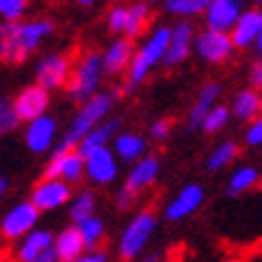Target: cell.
<instances>
[{
	"mask_svg": "<svg viewBox=\"0 0 262 262\" xmlns=\"http://www.w3.org/2000/svg\"><path fill=\"white\" fill-rule=\"evenodd\" d=\"M53 34L51 19H27V22L0 24V60L3 63H22Z\"/></svg>",
	"mask_w": 262,
	"mask_h": 262,
	"instance_id": "1",
	"label": "cell"
},
{
	"mask_svg": "<svg viewBox=\"0 0 262 262\" xmlns=\"http://www.w3.org/2000/svg\"><path fill=\"white\" fill-rule=\"evenodd\" d=\"M116 99H118L116 92H99V94L92 96L89 101L82 103L80 111L75 113V118L70 120V127H68V130H65V135L60 137L56 151L77 149V144H80L82 140L94 130V127H99L101 123L108 120V113L113 111Z\"/></svg>",
	"mask_w": 262,
	"mask_h": 262,
	"instance_id": "2",
	"label": "cell"
},
{
	"mask_svg": "<svg viewBox=\"0 0 262 262\" xmlns=\"http://www.w3.org/2000/svg\"><path fill=\"white\" fill-rule=\"evenodd\" d=\"M168 43H171V27H157L149 34V39L140 46V51H135L133 65L125 72V92H135L149 77V72L159 63H164Z\"/></svg>",
	"mask_w": 262,
	"mask_h": 262,
	"instance_id": "3",
	"label": "cell"
},
{
	"mask_svg": "<svg viewBox=\"0 0 262 262\" xmlns=\"http://www.w3.org/2000/svg\"><path fill=\"white\" fill-rule=\"evenodd\" d=\"M154 231H157V214L149 212V209L137 212L130 219V224L123 229V233H120V238H118V246H116V253H118L120 260L123 262L137 260L144 253V248L149 246Z\"/></svg>",
	"mask_w": 262,
	"mask_h": 262,
	"instance_id": "4",
	"label": "cell"
},
{
	"mask_svg": "<svg viewBox=\"0 0 262 262\" xmlns=\"http://www.w3.org/2000/svg\"><path fill=\"white\" fill-rule=\"evenodd\" d=\"M103 77H106V75H103L101 53L87 51V53L80 58V63L75 65V70H72L70 84H68V96L77 103L89 101L92 96L99 94V87H101Z\"/></svg>",
	"mask_w": 262,
	"mask_h": 262,
	"instance_id": "5",
	"label": "cell"
},
{
	"mask_svg": "<svg viewBox=\"0 0 262 262\" xmlns=\"http://www.w3.org/2000/svg\"><path fill=\"white\" fill-rule=\"evenodd\" d=\"M39 209L32 200L27 202H17L15 207H10L5 216L0 219V236L5 241H22L24 236H29L36 224H39Z\"/></svg>",
	"mask_w": 262,
	"mask_h": 262,
	"instance_id": "6",
	"label": "cell"
},
{
	"mask_svg": "<svg viewBox=\"0 0 262 262\" xmlns=\"http://www.w3.org/2000/svg\"><path fill=\"white\" fill-rule=\"evenodd\" d=\"M72 60L68 53H48L36 65V84L43 87L46 92L51 89H60L70 84L72 77Z\"/></svg>",
	"mask_w": 262,
	"mask_h": 262,
	"instance_id": "7",
	"label": "cell"
},
{
	"mask_svg": "<svg viewBox=\"0 0 262 262\" xmlns=\"http://www.w3.org/2000/svg\"><path fill=\"white\" fill-rule=\"evenodd\" d=\"M233 51H236L233 39H231V34H226V32H216V29H207L205 27V29L198 32V36H195V53H198L205 63H212V65L226 63Z\"/></svg>",
	"mask_w": 262,
	"mask_h": 262,
	"instance_id": "8",
	"label": "cell"
},
{
	"mask_svg": "<svg viewBox=\"0 0 262 262\" xmlns=\"http://www.w3.org/2000/svg\"><path fill=\"white\" fill-rule=\"evenodd\" d=\"M87 173V161L77 149L70 151H53V157L48 161L43 178H56V181L65 183H77L82 181V176Z\"/></svg>",
	"mask_w": 262,
	"mask_h": 262,
	"instance_id": "9",
	"label": "cell"
},
{
	"mask_svg": "<svg viewBox=\"0 0 262 262\" xmlns=\"http://www.w3.org/2000/svg\"><path fill=\"white\" fill-rule=\"evenodd\" d=\"M72 198L70 183L56 181V178H41L32 190V202L36 205L39 212H53L68 205Z\"/></svg>",
	"mask_w": 262,
	"mask_h": 262,
	"instance_id": "10",
	"label": "cell"
},
{
	"mask_svg": "<svg viewBox=\"0 0 262 262\" xmlns=\"http://www.w3.org/2000/svg\"><path fill=\"white\" fill-rule=\"evenodd\" d=\"M243 12V0H209L205 10V27L231 34Z\"/></svg>",
	"mask_w": 262,
	"mask_h": 262,
	"instance_id": "11",
	"label": "cell"
},
{
	"mask_svg": "<svg viewBox=\"0 0 262 262\" xmlns=\"http://www.w3.org/2000/svg\"><path fill=\"white\" fill-rule=\"evenodd\" d=\"M205 202V190H202V185L198 183H188L185 188L176 192V198L164 207V216H166L168 222H183V219H188L190 214H195L200 207Z\"/></svg>",
	"mask_w": 262,
	"mask_h": 262,
	"instance_id": "12",
	"label": "cell"
},
{
	"mask_svg": "<svg viewBox=\"0 0 262 262\" xmlns=\"http://www.w3.org/2000/svg\"><path fill=\"white\" fill-rule=\"evenodd\" d=\"M195 27H192L188 19H181L178 24L171 27V43H168L166 58H164V65L173 68V65H181L185 58L195 51Z\"/></svg>",
	"mask_w": 262,
	"mask_h": 262,
	"instance_id": "13",
	"label": "cell"
},
{
	"mask_svg": "<svg viewBox=\"0 0 262 262\" xmlns=\"http://www.w3.org/2000/svg\"><path fill=\"white\" fill-rule=\"evenodd\" d=\"M87 178L94 185H111L118 178V157L113 147H103V149L94 151L92 157H87Z\"/></svg>",
	"mask_w": 262,
	"mask_h": 262,
	"instance_id": "14",
	"label": "cell"
},
{
	"mask_svg": "<svg viewBox=\"0 0 262 262\" xmlns=\"http://www.w3.org/2000/svg\"><path fill=\"white\" fill-rule=\"evenodd\" d=\"M56 137H58V123L51 116H41V118L27 123V130H24V144L34 154L48 151L56 142Z\"/></svg>",
	"mask_w": 262,
	"mask_h": 262,
	"instance_id": "15",
	"label": "cell"
},
{
	"mask_svg": "<svg viewBox=\"0 0 262 262\" xmlns=\"http://www.w3.org/2000/svg\"><path fill=\"white\" fill-rule=\"evenodd\" d=\"M133 58H135V48H133V39H120L111 41L108 48L101 53V63H103V75L111 77V75H120V72H127L130 65H133Z\"/></svg>",
	"mask_w": 262,
	"mask_h": 262,
	"instance_id": "16",
	"label": "cell"
},
{
	"mask_svg": "<svg viewBox=\"0 0 262 262\" xmlns=\"http://www.w3.org/2000/svg\"><path fill=\"white\" fill-rule=\"evenodd\" d=\"M48 92L39 84H32V87H24L19 94L15 96V108H17V116L19 120H32L46 116V108H48Z\"/></svg>",
	"mask_w": 262,
	"mask_h": 262,
	"instance_id": "17",
	"label": "cell"
},
{
	"mask_svg": "<svg viewBox=\"0 0 262 262\" xmlns=\"http://www.w3.org/2000/svg\"><path fill=\"white\" fill-rule=\"evenodd\" d=\"M56 246V236L46 229H34L29 236H24L17 243V262H36L41 255H46L48 250H53Z\"/></svg>",
	"mask_w": 262,
	"mask_h": 262,
	"instance_id": "18",
	"label": "cell"
},
{
	"mask_svg": "<svg viewBox=\"0 0 262 262\" xmlns=\"http://www.w3.org/2000/svg\"><path fill=\"white\" fill-rule=\"evenodd\" d=\"M219 96H222V84H216V82H209V84H205V87L200 89L198 96H195V101H192L190 113H188V120H185L188 130L202 127V123H205V118L209 116V111H212L214 106H219Z\"/></svg>",
	"mask_w": 262,
	"mask_h": 262,
	"instance_id": "19",
	"label": "cell"
},
{
	"mask_svg": "<svg viewBox=\"0 0 262 262\" xmlns=\"http://www.w3.org/2000/svg\"><path fill=\"white\" fill-rule=\"evenodd\" d=\"M262 34V8H250L246 10L236 27L231 29V39L236 48H250L255 46V41Z\"/></svg>",
	"mask_w": 262,
	"mask_h": 262,
	"instance_id": "20",
	"label": "cell"
},
{
	"mask_svg": "<svg viewBox=\"0 0 262 262\" xmlns=\"http://www.w3.org/2000/svg\"><path fill=\"white\" fill-rule=\"evenodd\" d=\"M159 171H161V164L157 157H151V154L149 157H142V159L135 161L133 168H130V173H127V178H125V188H130L135 195L147 190V188H151V185L157 183Z\"/></svg>",
	"mask_w": 262,
	"mask_h": 262,
	"instance_id": "21",
	"label": "cell"
},
{
	"mask_svg": "<svg viewBox=\"0 0 262 262\" xmlns=\"http://www.w3.org/2000/svg\"><path fill=\"white\" fill-rule=\"evenodd\" d=\"M58 255V262H77L82 255H87V246L82 241V233L77 226H68L56 236V246H53Z\"/></svg>",
	"mask_w": 262,
	"mask_h": 262,
	"instance_id": "22",
	"label": "cell"
},
{
	"mask_svg": "<svg viewBox=\"0 0 262 262\" xmlns=\"http://www.w3.org/2000/svg\"><path fill=\"white\" fill-rule=\"evenodd\" d=\"M118 127H120L118 118H111V120H106V123H101V125L94 127V130H92V133H89V135L77 144V151L87 159V157H92L94 151L108 147V142L116 140V135H118Z\"/></svg>",
	"mask_w": 262,
	"mask_h": 262,
	"instance_id": "23",
	"label": "cell"
},
{
	"mask_svg": "<svg viewBox=\"0 0 262 262\" xmlns=\"http://www.w3.org/2000/svg\"><path fill=\"white\" fill-rule=\"evenodd\" d=\"M231 113L241 123H253L262 113V94L257 89H241L231 101Z\"/></svg>",
	"mask_w": 262,
	"mask_h": 262,
	"instance_id": "24",
	"label": "cell"
},
{
	"mask_svg": "<svg viewBox=\"0 0 262 262\" xmlns=\"http://www.w3.org/2000/svg\"><path fill=\"white\" fill-rule=\"evenodd\" d=\"M113 151H116V157L120 161H127V164H135L140 161L142 157H147L144 151H147V142H144L142 135H137V133H118L116 140H113Z\"/></svg>",
	"mask_w": 262,
	"mask_h": 262,
	"instance_id": "25",
	"label": "cell"
},
{
	"mask_svg": "<svg viewBox=\"0 0 262 262\" xmlns=\"http://www.w3.org/2000/svg\"><path fill=\"white\" fill-rule=\"evenodd\" d=\"M257 183H260V171H257V168L250 166V164H248V166H241L231 173L229 185H226V195H231V198L243 195V192L253 190Z\"/></svg>",
	"mask_w": 262,
	"mask_h": 262,
	"instance_id": "26",
	"label": "cell"
},
{
	"mask_svg": "<svg viewBox=\"0 0 262 262\" xmlns=\"http://www.w3.org/2000/svg\"><path fill=\"white\" fill-rule=\"evenodd\" d=\"M151 19V12L147 8V3H133L127 5V24H125V39H135L147 29V24Z\"/></svg>",
	"mask_w": 262,
	"mask_h": 262,
	"instance_id": "27",
	"label": "cell"
},
{
	"mask_svg": "<svg viewBox=\"0 0 262 262\" xmlns=\"http://www.w3.org/2000/svg\"><path fill=\"white\" fill-rule=\"evenodd\" d=\"M96 212V195L92 190H80L70 202V219L72 224H82L92 219Z\"/></svg>",
	"mask_w": 262,
	"mask_h": 262,
	"instance_id": "28",
	"label": "cell"
},
{
	"mask_svg": "<svg viewBox=\"0 0 262 262\" xmlns=\"http://www.w3.org/2000/svg\"><path fill=\"white\" fill-rule=\"evenodd\" d=\"M238 157V144L231 142V140H224L214 147V149L209 151V157H207V168L209 171H222V168L231 166L233 161Z\"/></svg>",
	"mask_w": 262,
	"mask_h": 262,
	"instance_id": "29",
	"label": "cell"
},
{
	"mask_svg": "<svg viewBox=\"0 0 262 262\" xmlns=\"http://www.w3.org/2000/svg\"><path fill=\"white\" fill-rule=\"evenodd\" d=\"M209 0H164V10L168 15L176 17H195V15H205Z\"/></svg>",
	"mask_w": 262,
	"mask_h": 262,
	"instance_id": "30",
	"label": "cell"
},
{
	"mask_svg": "<svg viewBox=\"0 0 262 262\" xmlns=\"http://www.w3.org/2000/svg\"><path fill=\"white\" fill-rule=\"evenodd\" d=\"M77 229H80L82 241H84V246H87L89 253L96 250L99 243L103 241V236H106V224H103L99 216H92V219H87V222L77 224Z\"/></svg>",
	"mask_w": 262,
	"mask_h": 262,
	"instance_id": "31",
	"label": "cell"
},
{
	"mask_svg": "<svg viewBox=\"0 0 262 262\" xmlns=\"http://www.w3.org/2000/svg\"><path fill=\"white\" fill-rule=\"evenodd\" d=\"M19 123H22V120L17 116L15 101L8 99V96H0V137L15 133L17 127H19Z\"/></svg>",
	"mask_w": 262,
	"mask_h": 262,
	"instance_id": "32",
	"label": "cell"
},
{
	"mask_svg": "<svg viewBox=\"0 0 262 262\" xmlns=\"http://www.w3.org/2000/svg\"><path fill=\"white\" fill-rule=\"evenodd\" d=\"M231 108H226V106H214L212 111H209V116L205 118V123H202V127L200 130H205L207 135H214V133H219V130H224V127L229 125V120H231Z\"/></svg>",
	"mask_w": 262,
	"mask_h": 262,
	"instance_id": "33",
	"label": "cell"
},
{
	"mask_svg": "<svg viewBox=\"0 0 262 262\" xmlns=\"http://www.w3.org/2000/svg\"><path fill=\"white\" fill-rule=\"evenodd\" d=\"M29 0H0V19L3 22H22Z\"/></svg>",
	"mask_w": 262,
	"mask_h": 262,
	"instance_id": "34",
	"label": "cell"
},
{
	"mask_svg": "<svg viewBox=\"0 0 262 262\" xmlns=\"http://www.w3.org/2000/svg\"><path fill=\"white\" fill-rule=\"evenodd\" d=\"M106 24L113 34H125V24H127V5H113L106 15Z\"/></svg>",
	"mask_w": 262,
	"mask_h": 262,
	"instance_id": "35",
	"label": "cell"
},
{
	"mask_svg": "<svg viewBox=\"0 0 262 262\" xmlns=\"http://www.w3.org/2000/svg\"><path fill=\"white\" fill-rule=\"evenodd\" d=\"M168 133H171V120L166 118H159V120H154L149 125V137L154 140V142H164L168 137Z\"/></svg>",
	"mask_w": 262,
	"mask_h": 262,
	"instance_id": "36",
	"label": "cell"
},
{
	"mask_svg": "<svg viewBox=\"0 0 262 262\" xmlns=\"http://www.w3.org/2000/svg\"><path fill=\"white\" fill-rule=\"evenodd\" d=\"M246 142L250 144V147H260V144H262V113L253 120V123H250V125H248Z\"/></svg>",
	"mask_w": 262,
	"mask_h": 262,
	"instance_id": "37",
	"label": "cell"
},
{
	"mask_svg": "<svg viewBox=\"0 0 262 262\" xmlns=\"http://www.w3.org/2000/svg\"><path fill=\"white\" fill-rule=\"evenodd\" d=\"M135 198H137L135 192L123 185V188H118V192H116V207H118V209H130V205L135 202Z\"/></svg>",
	"mask_w": 262,
	"mask_h": 262,
	"instance_id": "38",
	"label": "cell"
},
{
	"mask_svg": "<svg viewBox=\"0 0 262 262\" xmlns=\"http://www.w3.org/2000/svg\"><path fill=\"white\" fill-rule=\"evenodd\" d=\"M250 84H253V89H257L262 94V60H257L250 68Z\"/></svg>",
	"mask_w": 262,
	"mask_h": 262,
	"instance_id": "39",
	"label": "cell"
},
{
	"mask_svg": "<svg viewBox=\"0 0 262 262\" xmlns=\"http://www.w3.org/2000/svg\"><path fill=\"white\" fill-rule=\"evenodd\" d=\"M77 262H108V257H106V253H103V250H92V253L82 255Z\"/></svg>",
	"mask_w": 262,
	"mask_h": 262,
	"instance_id": "40",
	"label": "cell"
},
{
	"mask_svg": "<svg viewBox=\"0 0 262 262\" xmlns=\"http://www.w3.org/2000/svg\"><path fill=\"white\" fill-rule=\"evenodd\" d=\"M161 260H164V253H161V250H151V253L144 255L140 262H161Z\"/></svg>",
	"mask_w": 262,
	"mask_h": 262,
	"instance_id": "41",
	"label": "cell"
},
{
	"mask_svg": "<svg viewBox=\"0 0 262 262\" xmlns=\"http://www.w3.org/2000/svg\"><path fill=\"white\" fill-rule=\"evenodd\" d=\"M36 262H58V255H56V250H48L46 255H41Z\"/></svg>",
	"mask_w": 262,
	"mask_h": 262,
	"instance_id": "42",
	"label": "cell"
},
{
	"mask_svg": "<svg viewBox=\"0 0 262 262\" xmlns=\"http://www.w3.org/2000/svg\"><path fill=\"white\" fill-rule=\"evenodd\" d=\"M8 188H10L8 178H5V176L0 173V198H3V195H5V192H8Z\"/></svg>",
	"mask_w": 262,
	"mask_h": 262,
	"instance_id": "43",
	"label": "cell"
},
{
	"mask_svg": "<svg viewBox=\"0 0 262 262\" xmlns=\"http://www.w3.org/2000/svg\"><path fill=\"white\" fill-rule=\"evenodd\" d=\"M255 53L260 56V60H262V34H260V39L255 41Z\"/></svg>",
	"mask_w": 262,
	"mask_h": 262,
	"instance_id": "44",
	"label": "cell"
},
{
	"mask_svg": "<svg viewBox=\"0 0 262 262\" xmlns=\"http://www.w3.org/2000/svg\"><path fill=\"white\" fill-rule=\"evenodd\" d=\"M75 3H80V5H94L96 0H75Z\"/></svg>",
	"mask_w": 262,
	"mask_h": 262,
	"instance_id": "45",
	"label": "cell"
},
{
	"mask_svg": "<svg viewBox=\"0 0 262 262\" xmlns=\"http://www.w3.org/2000/svg\"><path fill=\"white\" fill-rule=\"evenodd\" d=\"M260 5H262V0H260Z\"/></svg>",
	"mask_w": 262,
	"mask_h": 262,
	"instance_id": "46",
	"label": "cell"
}]
</instances>
